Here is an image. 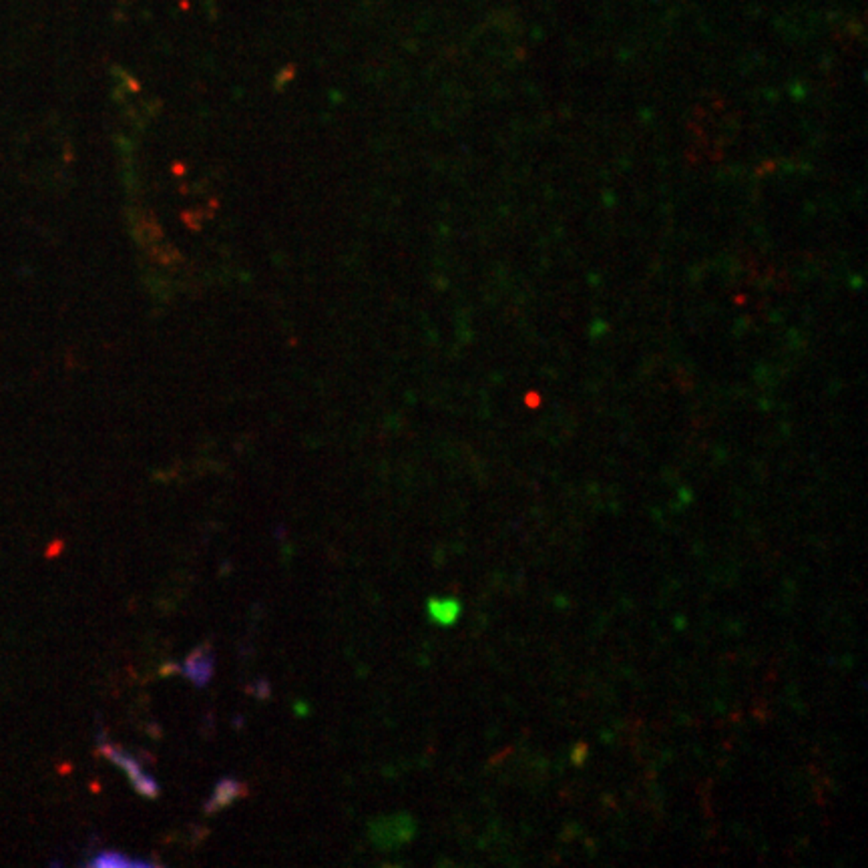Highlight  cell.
I'll list each match as a JSON object with an SVG mask.
<instances>
[{
	"instance_id": "4",
	"label": "cell",
	"mask_w": 868,
	"mask_h": 868,
	"mask_svg": "<svg viewBox=\"0 0 868 868\" xmlns=\"http://www.w3.org/2000/svg\"><path fill=\"white\" fill-rule=\"evenodd\" d=\"M426 611L436 626L451 627L458 621L463 605L456 597H431L426 603Z\"/></svg>"
},
{
	"instance_id": "6",
	"label": "cell",
	"mask_w": 868,
	"mask_h": 868,
	"mask_svg": "<svg viewBox=\"0 0 868 868\" xmlns=\"http://www.w3.org/2000/svg\"><path fill=\"white\" fill-rule=\"evenodd\" d=\"M88 865L91 867H99V868H117V867H149L151 862H147V860H135V858H129V856H125L121 852L117 851H103L99 852L93 860H88Z\"/></svg>"
},
{
	"instance_id": "5",
	"label": "cell",
	"mask_w": 868,
	"mask_h": 868,
	"mask_svg": "<svg viewBox=\"0 0 868 868\" xmlns=\"http://www.w3.org/2000/svg\"><path fill=\"white\" fill-rule=\"evenodd\" d=\"M243 794H245V786L242 782L235 780V778H224V780L217 782V786L213 790V796L209 798L208 806H206V812L215 814V812H219L226 806H229L231 802L242 798Z\"/></svg>"
},
{
	"instance_id": "1",
	"label": "cell",
	"mask_w": 868,
	"mask_h": 868,
	"mask_svg": "<svg viewBox=\"0 0 868 868\" xmlns=\"http://www.w3.org/2000/svg\"><path fill=\"white\" fill-rule=\"evenodd\" d=\"M417 834V822L410 814H392L370 822V838L382 851H394L410 842Z\"/></svg>"
},
{
	"instance_id": "2",
	"label": "cell",
	"mask_w": 868,
	"mask_h": 868,
	"mask_svg": "<svg viewBox=\"0 0 868 868\" xmlns=\"http://www.w3.org/2000/svg\"><path fill=\"white\" fill-rule=\"evenodd\" d=\"M103 754H107V758L113 762V764H117L121 768L123 772L127 774V778L131 780L133 784V788L143 794V796H147V798H157L159 796V786H157V782L141 768V764L133 758V756H129V754H125L123 750L115 746H104L103 747Z\"/></svg>"
},
{
	"instance_id": "3",
	"label": "cell",
	"mask_w": 868,
	"mask_h": 868,
	"mask_svg": "<svg viewBox=\"0 0 868 868\" xmlns=\"http://www.w3.org/2000/svg\"><path fill=\"white\" fill-rule=\"evenodd\" d=\"M213 663L215 661H213L211 647L201 645L187 658L185 665H183V674L187 676V679H192L197 688H203V685H208L209 679L213 676Z\"/></svg>"
}]
</instances>
